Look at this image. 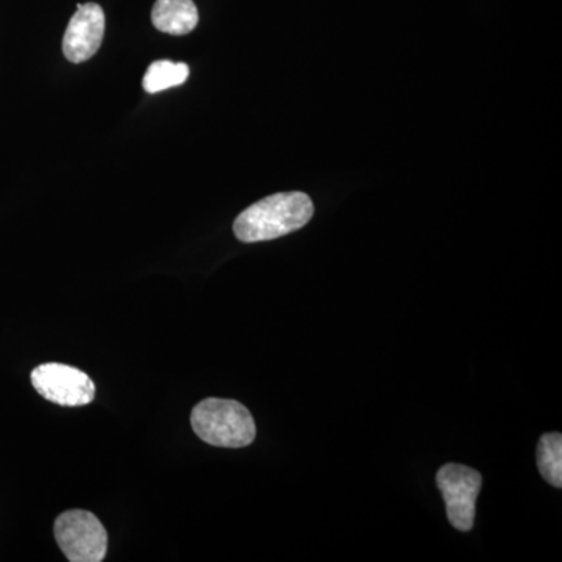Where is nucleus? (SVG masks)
I'll use <instances>...</instances> for the list:
<instances>
[{
    "label": "nucleus",
    "instance_id": "nucleus-1",
    "mask_svg": "<svg viewBox=\"0 0 562 562\" xmlns=\"http://www.w3.org/2000/svg\"><path fill=\"white\" fill-rule=\"evenodd\" d=\"M314 214V205L305 192H280L244 210L233 232L241 243L272 241L301 231Z\"/></svg>",
    "mask_w": 562,
    "mask_h": 562
},
{
    "label": "nucleus",
    "instance_id": "nucleus-2",
    "mask_svg": "<svg viewBox=\"0 0 562 562\" xmlns=\"http://www.w3.org/2000/svg\"><path fill=\"white\" fill-rule=\"evenodd\" d=\"M192 430L203 442L224 449L250 446L257 425L243 403L227 398H205L191 413Z\"/></svg>",
    "mask_w": 562,
    "mask_h": 562
},
{
    "label": "nucleus",
    "instance_id": "nucleus-3",
    "mask_svg": "<svg viewBox=\"0 0 562 562\" xmlns=\"http://www.w3.org/2000/svg\"><path fill=\"white\" fill-rule=\"evenodd\" d=\"M55 539L70 562H101L109 550V535L101 520L85 509H70L55 520Z\"/></svg>",
    "mask_w": 562,
    "mask_h": 562
},
{
    "label": "nucleus",
    "instance_id": "nucleus-4",
    "mask_svg": "<svg viewBox=\"0 0 562 562\" xmlns=\"http://www.w3.org/2000/svg\"><path fill=\"white\" fill-rule=\"evenodd\" d=\"M31 379L41 397L55 405L76 408L90 405L95 397V386L90 375L72 366L46 362L33 369Z\"/></svg>",
    "mask_w": 562,
    "mask_h": 562
},
{
    "label": "nucleus",
    "instance_id": "nucleus-5",
    "mask_svg": "<svg viewBox=\"0 0 562 562\" xmlns=\"http://www.w3.org/2000/svg\"><path fill=\"white\" fill-rule=\"evenodd\" d=\"M447 505V517L458 531H471L475 520L476 498L483 479L479 472L461 464H446L436 475Z\"/></svg>",
    "mask_w": 562,
    "mask_h": 562
},
{
    "label": "nucleus",
    "instance_id": "nucleus-6",
    "mask_svg": "<svg viewBox=\"0 0 562 562\" xmlns=\"http://www.w3.org/2000/svg\"><path fill=\"white\" fill-rule=\"evenodd\" d=\"M105 35V13L99 3L88 2L77 5L76 14L70 18L65 36L63 54L70 63L90 60L101 49Z\"/></svg>",
    "mask_w": 562,
    "mask_h": 562
},
{
    "label": "nucleus",
    "instance_id": "nucleus-7",
    "mask_svg": "<svg viewBox=\"0 0 562 562\" xmlns=\"http://www.w3.org/2000/svg\"><path fill=\"white\" fill-rule=\"evenodd\" d=\"M150 18L157 31L181 36L198 27L199 10L192 0H157Z\"/></svg>",
    "mask_w": 562,
    "mask_h": 562
},
{
    "label": "nucleus",
    "instance_id": "nucleus-8",
    "mask_svg": "<svg viewBox=\"0 0 562 562\" xmlns=\"http://www.w3.org/2000/svg\"><path fill=\"white\" fill-rule=\"evenodd\" d=\"M190 77V66L187 63H173L171 60H158L151 63L144 74L143 88L149 94L180 87Z\"/></svg>",
    "mask_w": 562,
    "mask_h": 562
},
{
    "label": "nucleus",
    "instance_id": "nucleus-9",
    "mask_svg": "<svg viewBox=\"0 0 562 562\" xmlns=\"http://www.w3.org/2000/svg\"><path fill=\"white\" fill-rule=\"evenodd\" d=\"M538 468L542 479L552 486L562 487V436L547 432L538 446Z\"/></svg>",
    "mask_w": 562,
    "mask_h": 562
}]
</instances>
